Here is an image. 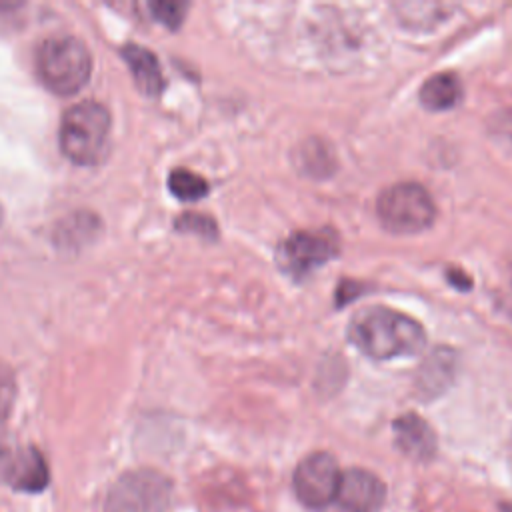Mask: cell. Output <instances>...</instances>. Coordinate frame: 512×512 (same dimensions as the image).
<instances>
[{
  "instance_id": "obj_1",
  "label": "cell",
  "mask_w": 512,
  "mask_h": 512,
  "mask_svg": "<svg viewBox=\"0 0 512 512\" xmlns=\"http://www.w3.org/2000/svg\"><path fill=\"white\" fill-rule=\"evenodd\" d=\"M350 342L370 358L390 360L418 354L424 348V328L410 316L374 306L360 310L348 326Z\"/></svg>"
},
{
  "instance_id": "obj_2",
  "label": "cell",
  "mask_w": 512,
  "mask_h": 512,
  "mask_svg": "<svg viewBox=\"0 0 512 512\" xmlns=\"http://www.w3.org/2000/svg\"><path fill=\"white\" fill-rule=\"evenodd\" d=\"M110 114L94 100L70 106L60 124V148L76 164H96L108 150Z\"/></svg>"
},
{
  "instance_id": "obj_3",
  "label": "cell",
  "mask_w": 512,
  "mask_h": 512,
  "mask_svg": "<svg viewBox=\"0 0 512 512\" xmlns=\"http://www.w3.org/2000/svg\"><path fill=\"white\" fill-rule=\"evenodd\" d=\"M36 70L46 88L56 94L70 96L86 86L92 60L78 38L52 36L38 46Z\"/></svg>"
},
{
  "instance_id": "obj_4",
  "label": "cell",
  "mask_w": 512,
  "mask_h": 512,
  "mask_svg": "<svg viewBox=\"0 0 512 512\" xmlns=\"http://www.w3.org/2000/svg\"><path fill=\"white\" fill-rule=\"evenodd\" d=\"M376 212L384 228L394 234L422 232L436 218L432 196L416 182H398L388 186L378 196Z\"/></svg>"
},
{
  "instance_id": "obj_5",
  "label": "cell",
  "mask_w": 512,
  "mask_h": 512,
  "mask_svg": "<svg viewBox=\"0 0 512 512\" xmlns=\"http://www.w3.org/2000/svg\"><path fill=\"white\" fill-rule=\"evenodd\" d=\"M172 500L170 480L156 470H134L110 488L104 512H166Z\"/></svg>"
},
{
  "instance_id": "obj_6",
  "label": "cell",
  "mask_w": 512,
  "mask_h": 512,
  "mask_svg": "<svg viewBox=\"0 0 512 512\" xmlns=\"http://www.w3.org/2000/svg\"><path fill=\"white\" fill-rule=\"evenodd\" d=\"M340 476L342 472L332 454L312 452L294 470V494L306 508L324 510L336 500Z\"/></svg>"
},
{
  "instance_id": "obj_7",
  "label": "cell",
  "mask_w": 512,
  "mask_h": 512,
  "mask_svg": "<svg viewBox=\"0 0 512 512\" xmlns=\"http://www.w3.org/2000/svg\"><path fill=\"white\" fill-rule=\"evenodd\" d=\"M338 250V238L332 230H298L278 246V264L294 276H304L332 260Z\"/></svg>"
},
{
  "instance_id": "obj_8",
  "label": "cell",
  "mask_w": 512,
  "mask_h": 512,
  "mask_svg": "<svg viewBox=\"0 0 512 512\" xmlns=\"http://www.w3.org/2000/svg\"><path fill=\"white\" fill-rule=\"evenodd\" d=\"M336 500L344 512H376L386 500V484L370 470L348 468L340 476Z\"/></svg>"
},
{
  "instance_id": "obj_9",
  "label": "cell",
  "mask_w": 512,
  "mask_h": 512,
  "mask_svg": "<svg viewBox=\"0 0 512 512\" xmlns=\"http://www.w3.org/2000/svg\"><path fill=\"white\" fill-rule=\"evenodd\" d=\"M394 442L398 450L416 462H428L436 456V434L432 426L414 412L402 414L392 422Z\"/></svg>"
},
{
  "instance_id": "obj_10",
  "label": "cell",
  "mask_w": 512,
  "mask_h": 512,
  "mask_svg": "<svg viewBox=\"0 0 512 512\" xmlns=\"http://www.w3.org/2000/svg\"><path fill=\"white\" fill-rule=\"evenodd\" d=\"M454 374H456V354L450 348H436L418 368L416 390L426 400L436 398L450 386Z\"/></svg>"
},
{
  "instance_id": "obj_11",
  "label": "cell",
  "mask_w": 512,
  "mask_h": 512,
  "mask_svg": "<svg viewBox=\"0 0 512 512\" xmlns=\"http://www.w3.org/2000/svg\"><path fill=\"white\" fill-rule=\"evenodd\" d=\"M122 56H124L126 64L130 66V72H132L140 92H144L148 96L160 94V90L164 86V78H162V70H160L156 56L148 48L138 46V44H126L122 48Z\"/></svg>"
},
{
  "instance_id": "obj_12",
  "label": "cell",
  "mask_w": 512,
  "mask_h": 512,
  "mask_svg": "<svg viewBox=\"0 0 512 512\" xmlns=\"http://www.w3.org/2000/svg\"><path fill=\"white\" fill-rule=\"evenodd\" d=\"M462 96L460 80L450 72L430 76L420 88V102L428 110H448Z\"/></svg>"
},
{
  "instance_id": "obj_13",
  "label": "cell",
  "mask_w": 512,
  "mask_h": 512,
  "mask_svg": "<svg viewBox=\"0 0 512 512\" xmlns=\"http://www.w3.org/2000/svg\"><path fill=\"white\" fill-rule=\"evenodd\" d=\"M298 164L306 174L312 176H326L332 172V166L336 164V158L330 152V146L322 140H308L300 146V160Z\"/></svg>"
},
{
  "instance_id": "obj_14",
  "label": "cell",
  "mask_w": 512,
  "mask_h": 512,
  "mask_svg": "<svg viewBox=\"0 0 512 512\" xmlns=\"http://www.w3.org/2000/svg\"><path fill=\"white\" fill-rule=\"evenodd\" d=\"M168 188L178 200L184 202H194L208 194V182L188 168L172 170L168 176Z\"/></svg>"
},
{
  "instance_id": "obj_15",
  "label": "cell",
  "mask_w": 512,
  "mask_h": 512,
  "mask_svg": "<svg viewBox=\"0 0 512 512\" xmlns=\"http://www.w3.org/2000/svg\"><path fill=\"white\" fill-rule=\"evenodd\" d=\"M28 448H14L2 434H0V480L16 486L18 472H22Z\"/></svg>"
},
{
  "instance_id": "obj_16",
  "label": "cell",
  "mask_w": 512,
  "mask_h": 512,
  "mask_svg": "<svg viewBox=\"0 0 512 512\" xmlns=\"http://www.w3.org/2000/svg\"><path fill=\"white\" fill-rule=\"evenodd\" d=\"M152 16L156 20H160L164 26L168 28H178L180 22L184 20L186 14V4L184 2H168V0H160V2H150L148 4Z\"/></svg>"
},
{
  "instance_id": "obj_17",
  "label": "cell",
  "mask_w": 512,
  "mask_h": 512,
  "mask_svg": "<svg viewBox=\"0 0 512 512\" xmlns=\"http://www.w3.org/2000/svg\"><path fill=\"white\" fill-rule=\"evenodd\" d=\"M176 226L180 230L196 232V234H202L208 238L216 236V224L208 216H202V214H184L182 218L176 220Z\"/></svg>"
},
{
  "instance_id": "obj_18",
  "label": "cell",
  "mask_w": 512,
  "mask_h": 512,
  "mask_svg": "<svg viewBox=\"0 0 512 512\" xmlns=\"http://www.w3.org/2000/svg\"><path fill=\"white\" fill-rule=\"evenodd\" d=\"M10 396H12V384L8 378L2 376L0 372V412H4L10 404Z\"/></svg>"
},
{
  "instance_id": "obj_19",
  "label": "cell",
  "mask_w": 512,
  "mask_h": 512,
  "mask_svg": "<svg viewBox=\"0 0 512 512\" xmlns=\"http://www.w3.org/2000/svg\"><path fill=\"white\" fill-rule=\"evenodd\" d=\"M450 280H452V284H456V286H464V288L470 286V278H466L460 270H458V274L450 272Z\"/></svg>"
},
{
  "instance_id": "obj_20",
  "label": "cell",
  "mask_w": 512,
  "mask_h": 512,
  "mask_svg": "<svg viewBox=\"0 0 512 512\" xmlns=\"http://www.w3.org/2000/svg\"><path fill=\"white\" fill-rule=\"evenodd\" d=\"M500 510H502V512H512V502H502V504H500Z\"/></svg>"
},
{
  "instance_id": "obj_21",
  "label": "cell",
  "mask_w": 512,
  "mask_h": 512,
  "mask_svg": "<svg viewBox=\"0 0 512 512\" xmlns=\"http://www.w3.org/2000/svg\"><path fill=\"white\" fill-rule=\"evenodd\" d=\"M0 218H2V210H0Z\"/></svg>"
}]
</instances>
